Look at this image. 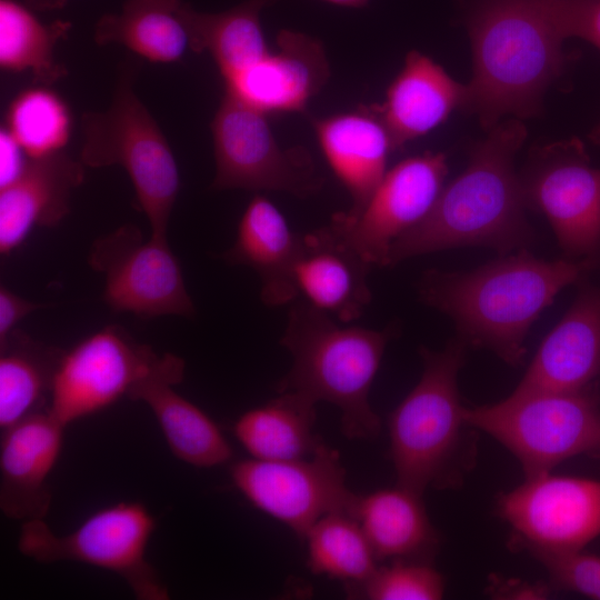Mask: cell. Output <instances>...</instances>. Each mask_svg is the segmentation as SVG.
Masks as SVG:
<instances>
[{
    "label": "cell",
    "mask_w": 600,
    "mask_h": 600,
    "mask_svg": "<svg viewBox=\"0 0 600 600\" xmlns=\"http://www.w3.org/2000/svg\"><path fill=\"white\" fill-rule=\"evenodd\" d=\"M62 351L14 330L0 346L1 431L47 410Z\"/></svg>",
    "instance_id": "83f0119b"
},
{
    "label": "cell",
    "mask_w": 600,
    "mask_h": 600,
    "mask_svg": "<svg viewBox=\"0 0 600 600\" xmlns=\"http://www.w3.org/2000/svg\"><path fill=\"white\" fill-rule=\"evenodd\" d=\"M34 10L52 11L61 9L68 0H24Z\"/></svg>",
    "instance_id": "74e56055"
},
{
    "label": "cell",
    "mask_w": 600,
    "mask_h": 600,
    "mask_svg": "<svg viewBox=\"0 0 600 600\" xmlns=\"http://www.w3.org/2000/svg\"><path fill=\"white\" fill-rule=\"evenodd\" d=\"M277 49L224 81V92L266 113L302 112L330 77L324 48L306 33L281 30Z\"/></svg>",
    "instance_id": "2e32d148"
},
{
    "label": "cell",
    "mask_w": 600,
    "mask_h": 600,
    "mask_svg": "<svg viewBox=\"0 0 600 600\" xmlns=\"http://www.w3.org/2000/svg\"><path fill=\"white\" fill-rule=\"evenodd\" d=\"M600 377V288L584 287L512 392L576 391Z\"/></svg>",
    "instance_id": "ac0fdd59"
},
{
    "label": "cell",
    "mask_w": 600,
    "mask_h": 600,
    "mask_svg": "<svg viewBox=\"0 0 600 600\" xmlns=\"http://www.w3.org/2000/svg\"><path fill=\"white\" fill-rule=\"evenodd\" d=\"M304 540L310 571L344 582L349 592L364 583L378 567L366 536L346 512L321 518Z\"/></svg>",
    "instance_id": "4dcf8cb0"
},
{
    "label": "cell",
    "mask_w": 600,
    "mask_h": 600,
    "mask_svg": "<svg viewBox=\"0 0 600 600\" xmlns=\"http://www.w3.org/2000/svg\"><path fill=\"white\" fill-rule=\"evenodd\" d=\"M30 157L11 133L0 130V188L13 182L26 169Z\"/></svg>",
    "instance_id": "8d00e7d4"
},
{
    "label": "cell",
    "mask_w": 600,
    "mask_h": 600,
    "mask_svg": "<svg viewBox=\"0 0 600 600\" xmlns=\"http://www.w3.org/2000/svg\"><path fill=\"white\" fill-rule=\"evenodd\" d=\"M527 137L518 118L499 122L472 150L466 169L444 186L429 213L392 244L388 266L463 246L501 254L532 238L514 158Z\"/></svg>",
    "instance_id": "7a4b0ae2"
},
{
    "label": "cell",
    "mask_w": 600,
    "mask_h": 600,
    "mask_svg": "<svg viewBox=\"0 0 600 600\" xmlns=\"http://www.w3.org/2000/svg\"><path fill=\"white\" fill-rule=\"evenodd\" d=\"M527 208L549 221L570 257L591 258L600 248V168L578 140L547 148L520 177Z\"/></svg>",
    "instance_id": "9a60e30c"
},
{
    "label": "cell",
    "mask_w": 600,
    "mask_h": 600,
    "mask_svg": "<svg viewBox=\"0 0 600 600\" xmlns=\"http://www.w3.org/2000/svg\"><path fill=\"white\" fill-rule=\"evenodd\" d=\"M30 158L63 151L71 130L67 103L46 86L19 93L10 103L6 127Z\"/></svg>",
    "instance_id": "1f68e13d"
},
{
    "label": "cell",
    "mask_w": 600,
    "mask_h": 600,
    "mask_svg": "<svg viewBox=\"0 0 600 600\" xmlns=\"http://www.w3.org/2000/svg\"><path fill=\"white\" fill-rule=\"evenodd\" d=\"M473 73L463 109L489 130L540 110L564 64L551 0H491L470 22Z\"/></svg>",
    "instance_id": "3957f363"
},
{
    "label": "cell",
    "mask_w": 600,
    "mask_h": 600,
    "mask_svg": "<svg viewBox=\"0 0 600 600\" xmlns=\"http://www.w3.org/2000/svg\"><path fill=\"white\" fill-rule=\"evenodd\" d=\"M156 520L139 501L99 509L76 530L56 534L43 519L22 522L19 551L38 562L76 561L120 576L136 598L167 600L169 590L147 560Z\"/></svg>",
    "instance_id": "ba28073f"
},
{
    "label": "cell",
    "mask_w": 600,
    "mask_h": 600,
    "mask_svg": "<svg viewBox=\"0 0 600 600\" xmlns=\"http://www.w3.org/2000/svg\"><path fill=\"white\" fill-rule=\"evenodd\" d=\"M596 263L593 257L546 261L521 248L471 271L431 269L422 276L419 293L424 303L452 319L467 347L489 349L519 366L532 323Z\"/></svg>",
    "instance_id": "6da1fadb"
},
{
    "label": "cell",
    "mask_w": 600,
    "mask_h": 600,
    "mask_svg": "<svg viewBox=\"0 0 600 600\" xmlns=\"http://www.w3.org/2000/svg\"><path fill=\"white\" fill-rule=\"evenodd\" d=\"M546 568L552 583L561 589L600 600V557L581 551L533 557Z\"/></svg>",
    "instance_id": "836d02e7"
},
{
    "label": "cell",
    "mask_w": 600,
    "mask_h": 600,
    "mask_svg": "<svg viewBox=\"0 0 600 600\" xmlns=\"http://www.w3.org/2000/svg\"><path fill=\"white\" fill-rule=\"evenodd\" d=\"M303 236L297 234L283 213L264 196L248 203L238 224L236 240L226 258L251 267L261 280V299L270 307L294 301V264Z\"/></svg>",
    "instance_id": "cb8c5ba5"
},
{
    "label": "cell",
    "mask_w": 600,
    "mask_h": 600,
    "mask_svg": "<svg viewBox=\"0 0 600 600\" xmlns=\"http://www.w3.org/2000/svg\"><path fill=\"white\" fill-rule=\"evenodd\" d=\"M444 579L432 563L394 560L377 567L372 576L349 594L370 600H439Z\"/></svg>",
    "instance_id": "d6a6232c"
},
{
    "label": "cell",
    "mask_w": 600,
    "mask_h": 600,
    "mask_svg": "<svg viewBox=\"0 0 600 600\" xmlns=\"http://www.w3.org/2000/svg\"><path fill=\"white\" fill-rule=\"evenodd\" d=\"M266 4L272 0H263ZM332 4L349 7V8H361L368 3L369 0H323Z\"/></svg>",
    "instance_id": "f35d334b"
},
{
    "label": "cell",
    "mask_w": 600,
    "mask_h": 600,
    "mask_svg": "<svg viewBox=\"0 0 600 600\" xmlns=\"http://www.w3.org/2000/svg\"><path fill=\"white\" fill-rule=\"evenodd\" d=\"M183 374L184 369L154 374L139 383L129 398L150 408L169 449L179 460L197 468L229 462L232 448L218 424L173 389Z\"/></svg>",
    "instance_id": "d4e9b609"
},
{
    "label": "cell",
    "mask_w": 600,
    "mask_h": 600,
    "mask_svg": "<svg viewBox=\"0 0 600 600\" xmlns=\"http://www.w3.org/2000/svg\"><path fill=\"white\" fill-rule=\"evenodd\" d=\"M466 420L510 451L524 477L551 472L580 454L600 453V387L576 391L512 392L463 409Z\"/></svg>",
    "instance_id": "52a82bcc"
},
{
    "label": "cell",
    "mask_w": 600,
    "mask_h": 600,
    "mask_svg": "<svg viewBox=\"0 0 600 600\" xmlns=\"http://www.w3.org/2000/svg\"><path fill=\"white\" fill-rule=\"evenodd\" d=\"M42 304L24 299L6 286L0 287V346L3 344L16 326Z\"/></svg>",
    "instance_id": "d590c367"
},
{
    "label": "cell",
    "mask_w": 600,
    "mask_h": 600,
    "mask_svg": "<svg viewBox=\"0 0 600 600\" xmlns=\"http://www.w3.org/2000/svg\"><path fill=\"white\" fill-rule=\"evenodd\" d=\"M64 428L47 409L1 431L0 509L6 517L24 522L47 516V480L60 457Z\"/></svg>",
    "instance_id": "e0dca14e"
},
{
    "label": "cell",
    "mask_w": 600,
    "mask_h": 600,
    "mask_svg": "<svg viewBox=\"0 0 600 600\" xmlns=\"http://www.w3.org/2000/svg\"><path fill=\"white\" fill-rule=\"evenodd\" d=\"M84 164L64 151L30 158L24 171L0 188V252L16 250L36 227H53L70 211Z\"/></svg>",
    "instance_id": "d6986e66"
},
{
    "label": "cell",
    "mask_w": 600,
    "mask_h": 600,
    "mask_svg": "<svg viewBox=\"0 0 600 600\" xmlns=\"http://www.w3.org/2000/svg\"><path fill=\"white\" fill-rule=\"evenodd\" d=\"M314 406L296 393L281 392L266 404L239 416L232 424L233 436L253 459L309 458L323 444L312 431Z\"/></svg>",
    "instance_id": "4316f807"
},
{
    "label": "cell",
    "mask_w": 600,
    "mask_h": 600,
    "mask_svg": "<svg viewBox=\"0 0 600 600\" xmlns=\"http://www.w3.org/2000/svg\"><path fill=\"white\" fill-rule=\"evenodd\" d=\"M31 9L18 0H0V67L29 71L36 82L47 87L67 74L56 60L54 48L70 23H44Z\"/></svg>",
    "instance_id": "f546056e"
},
{
    "label": "cell",
    "mask_w": 600,
    "mask_h": 600,
    "mask_svg": "<svg viewBox=\"0 0 600 600\" xmlns=\"http://www.w3.org/2000/svg\"><path fill=\"white\" fill-rule=\"evenodd\" d=\"M467 100V84L419 51H410L402 69L389 84L384 101L372 104L387 128L393 149L420 138L443 121Z\"/></svg>",
    "instance_id": "44dd1931"
},
{
    "label": "cell",
    "mask_w": 600,
    "mask_h": 600,
    "mask_svg": "<svg viewBox=\"0 0 600 600\" xmlns=\"http://www.w3.org/2000/svg\"><path fill=\"white\" fill-rule=\"evenodd\" d=\"M467 344L420 348L422 374L388 419L390 459L397 483L420 493L458 489L477 459L478 438L464 418L458 389Z\"/></svg>",
    "instance_id": "277c9868"
},
{
    "label": "cell",
    "mask_w": 600,
    "mask_h": 600,
    "mask_svg": "<svg viewBox=\"0 0 600 600\" xmlns=\"http://www.w3.org/2000/svg\"><path fill=\"white\" fill-rule=\"evenodd\" d=\"M392 328L374 330L339 326L304 300L293 302L281 338L292 366L277 391L296 393L311 403L327 401L341 412V430L351 440H373L381 422L369 393Z\"/></svg>",
    "instance_id": "5b68a950"
},
{
    "label": "cell",
    "mask_w": 600,
    "mask_h": 600,
    "mask_svg": "<svg viewBox=\"0 0 600 600\" xmlns=\"http://www.w3.org/2000/svg\"><path fill=\"white\" fill-rule=\"evenodd\" d=\"M236 489L257 509L304 539L321 518L348 511L354 496L337 450L322 444L311 457L287 461L244 459L230 467Z\"/></svg>",
    "instance_id": "4fadbf2b"
},
{
    "label": "cell",
    "mask_w": 600,
    "mask_h": 600,
    "mask_svg": "<svg viewBox=\"0 0 600 600\" xmlns=\"http://www.w3.org/2000/svg\"><path fill=\"white\" fill-rule=\"evenodd\" d=\"M422 494L397 483L353 496L347 513L366 536L379 561L432 563L440 536L432 526Z\"/></svg>",
    "instance_id": "603a6c76"
},
{
    "label": "cell",
    "mask_w": 600,
    "mask_h": 600,
    "mask_svg": "<svg viewBox=\"0 0 600 600\" xmlns=\"http://www.w3.org/2000/svg\"><path fill=\"white\" fill-rule=\"evenodd\" d=\"M497 513L510 526V543L532 557L581 551L600 536V481L529 477L499 497Z\"/></svg>",
    "instance_id": "8fae6325"
},
{
    "label": "cell",
    "mask_w": 600,
    "mask_h": 600,
    "mask_svg": "<svg viewBox=\"0 0 600 600\" xmlns=\"http://www.w3.org/2000/svg\"><path fill=\"white\" fill-rule=\"evenodd\" d=\"M362 260L329 226L303 236L293 278L298 296L314 308L349 323L361 317L371 300Z\"/></svg>",
    "instance_id": "7402d4cb"
},
{
    "label": "cell",
    "mask_w": 600,
    "mask_h": 600,
    "mask_svg": "<svg viewBox=\"0 0 600 600\" xmlns=\"http://www.w3.org/2000/svg\"><path fill=\"white\" fill-rule=\"evenodd\" d=\"M133 78V67L123 64L109 107L82 114L80 161L91 168L121 167L151 234L167 236L180 187L179 170L161 128L134 91Z\"/></svg>",
    "instance_id": "8992f818"
},
{
    "label": "cell",
    "mask_w": 600,
    "mask_h": 600,
    "mask_svg": "<svg viewBox=\"0 0 600 600\" xmlns=\"http://www.w3.org/2000/svg\"><path fill=\"white\" fill-rule=\"evenodd\" d=\"M263 0H246L221 12L189 9L191 50L208 51L223 81L268 54L269 47L260 24Z\"/></svg>",
    "instance_id": "f1b7e54d"
},
{
    "label": "cell",
    "mask_w": 600,
    "mask_h": 600,
    "mask_svg": "<svg viewBox=\"0 0 600 600\" xmlns=\"http://www.w3.org/2000/svg\"><path fill=\"white\" fill-rule=\"evenodd\" d=\"M312 126L333 174L351 198L346 213H357L381 182L389 153L390 134L371 106L316 118Z\"/></svg>",
    "instance_id": "ffe728a7"
},
{
    "label": "cell",
    "mask_w": 600,
    "mask_h": 600,
    "mask_svg": "<svg viewBox=\"0 0 600 600\" xmlns=\"http://www.w3.org/2000/svg\"><path fill=\"white\" fill-rule=\"evenodd\" d=\"M447 173L442 152L407 158L386 172L357 213H337L328 226L368 264L388 266L392 244L429 213Z\"/></svg>",
    "instance_id": "5bb4252c"
},
{
    "label": "cell",
    "mask_w": 600,
    "mask_h": 600,
    "mask_svg": "<svg viewBox=\"0 0 600 600\" xmlns=\"http://www.w3.org/2000/svg\"><path fill=\"white\" fill-rule=\"evenodd\" d=\"M190 7L183 0H126L119 12L97 21L94 42L121 44L151 62L179 61L191 50Z\"/></svg>",
    "instance_id": "484cf974"
},
{
    "label": "cell",
    "mask_w": 600,
    "mask_h": 600,
    "mask_svg": "<svg viewBox=\"0 0 600 600\" xmlns=\"http://www.w3.org/2000/svg\"><path fill=\"white\" fill-rule=\"evenodd\" d=\"M560 36L583 39L600 50V0H551Z\"/></svg>",
    "instance_id": "e575fe53"
},
{
    "label": "cell",
    "mask_w": 600,
    "mask_h": 600,
    "mask_svg": "<svg viewBox=\"0 0 600 600\" xmlns=\"http://www.w3.org/2000/svg\"><path fill=\"white\" fill-rule=\"evenodd\" d=\"M184 368L171 353L159 356L123 329L108 326L63 352L57 367L48 411L63 426L94 414L128 397L146 379Z\"/></svg>",
    "instance_id": "9c48e42d"
},
{
    "label": "cell",
    "mask_w": 600,
    "mask_h": 600,
    "mask_svg": "<svg viewBox=\"0 0 600 600\" xmlns=\"http://www.w3.org/2000/svg\"><path fill=\"white\" fill-rule=\"evenodd\" d=\"M268 114L224 92L211 121L216 160L212 189L283 191L304 198L322 186L303 148L281 149Z\"/></svg>",
    "instance_id": "30bf717a"
},
{
    "label": "cell",
    "mask_w": 600,
    "mask_h": 600,
    "mask_svg": "<svg viewBox=\"0 0 600 600\" xmlns=\"http://www.w3.org/2000/svg\"><path fill=\"white\" fill-rule=\"evenodd\" d=\"M89 263L104 276L103 299L113 311L141 318L196 312L167 236L144 240L137 227L122 226L93 243Z\"/></svg>",
    "instance_id": "7c38bea8"
}]
</instances>
